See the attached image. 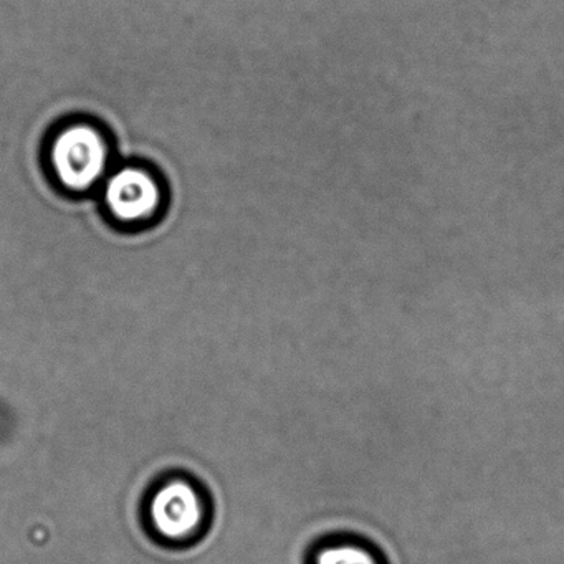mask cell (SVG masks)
Masks as SVG:
<instances>
[{
  "mask_svg": "<svg viewBox=\"0 0 564 564\" xmlns=\"http://www.w3.org/2000/svg\"><path fill=\"white\" fill-rule=\"evenodd\" d=\"M45 166L58 189L72 196L100 191L115 167L110 134L85 118L61 124L45 147Z\"/></svg>",
  "mask_w": 564,
  "mask_h": 564,
  "instance_id": "6da1fadb",
  "label": "cell"
},
{
  "mask_svg": "<svg viewBox=\"0 0 564 564\" xmlns=\"http://www.w3.org/2000/svg\"><path fill=\"white\" fill-rule=\"evenodd\" d=\"M98 193L108 217L127 229L150 226L166 207V186L148 164L115 166Z\"/></svg>",
  "mask_w": 564,
  "mask_h": 564,
  "instance_id": "7a4b0ae2",
  "label": "cell"
},
{
  "mask_svg": "<svg viewBox=\"0 0 564 564\" xmlns=\"http://www.w3.org/2000/svg\"><path fill=\"white\" fill-rule=\"evenodd\" d=\"M150 518L154 531L164 540H189L203 528L206 505L191 481L176 478L154 491Z\"/></svg>",
  "mask_w": 564,
  "mask_h": 564,
  "instance_id": "3957f363",
  "label": "cell"
},
{
  "mask_svg": "<svg viewBox=\"0 0 564 564\" xmlns=\"http://www.w3.org/2000/svg\"><path fill=\"white\" fill-rule=\"evenodd\" d=\"M313 564H386L381 551L365 538L345 536L316 550Z\"/></svg>",
  "mask_w": 564,
  "mask_h": 564,
  "instance_id": "277c9868",
  "label": "cell"
}]
</instances>
